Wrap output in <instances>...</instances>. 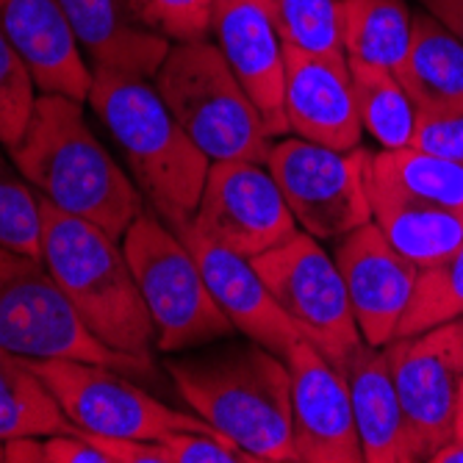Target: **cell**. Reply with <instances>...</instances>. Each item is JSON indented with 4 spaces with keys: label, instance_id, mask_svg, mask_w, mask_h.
<instances>
[{
    "label": "cell",
    "instance_id": "f35d334b",
    "mask_svg": "<svg viewBox=\"0 0 463 463\" xmlns=\"http://www.w3.org/2000/svg\"><path fill=\"white\" fill-rule=\"evenodd\" d=\"M452 436L463 439V383H460V394H458V408H455V430Z\"/></svg>",
    "mask_w": 463,
    "mask_h": 463
},
{
    "label": "cell",
    "instance_id": "3957f363",
    "mask_svg": "<svg viewBox=\"0 0 463 463\" xmlns=\"http://www.w3.org/2000/svg\"><path fill=\"white\" fill-rule=\"evenodd\" d=\"M42 208V261L67 294L87 330L106 347L150 361L156 325L145 306L122 241L95 222L72 217L45 197Z\"/></svg>",
    "mask_w": 463,
    "mask_h": 463
},
{
    "label": "cell",
    "instance_id": "f546056e",
    "mask_svg": "<svg viewBox=\"0 0 463 463\" xmlns=\"http://www.w3.org/2000/svg\"><path fill=\"white\" fill-rule=\"evenodd\" d=\"M36 80L12 42L0 33V147H17L33 114Z\"/></svg>",
    "mask_w": 463,
    "mask_h": 463
},
{
    "label": "cell",
    "instance_id": "44dd1931",
    "mask_svg": "<svg viewBox=\"0 0 463 463\" xmlns=\"http://www.w3.org/2000/svg\"><path fill=\"white\" fill-rule=\"evenodd\" d=\"M394 75L419 114L463 111V45L430 12L413 14L411 45Z\"/></svg>",
    "mask_w": 463,
    "mask_h": 463
},
{
    "label": "cell",
    "instance_id": "e575fe53",
    "mask_svg": "<svg viewBox=\"0 0 463 463\" xmlns=\"http://www.w3.org/2000/svg\"><path fill=\"white\" fill-rule=\"evenodd\" d=\"M48 463H111L87 436L80 433H56L45 441Z\"/></svg>",
    "mask_w": 463,
    "mask_h": 463
},
{
    "label": "cell",
    "instance_id": "d4e9b609",
    "mask_svg": "<svg viewBox=\"0 0 463 463\" xmlns=\"http://www.w3.org/2000/svg\"><path fill=\"white\" fill-rule=\"evenodd\" d=\"M413 12L405 0H342L347 61L397 70L408 53Z\"/></svg>",
    "mask_w": 463,
    "mask_h": 463
},
{
    "label": "cell",
    "instance_id": "5bb4252c",
    "mask_svg": "<svg viewBox=\"0 0 463 463\" xmlns=\"http://www.w3.org/2000/svg\"><path fill=\"white\" fill-rule=\"evenodd\" d=\"M333 259L345 278L364 342L386 347L413 300L419 267L392 247L374 220L335 239Z\"/></svg>",
    "mask_w": 463,
    "mask_h": 463
},
{
    "label": "cell",
    "instance_id": "603a6c76",
    "mask_svg": "<svg viewBox=\"0 0 463 463\" xmlns=\"http://www.w3.org/2000/svg\"><path fill=\"white\" fill-rule=\"evenodd\" d=\"M366 186L463 212V166L416 147L369 153Z\"/></svg>",
    "mask_w": 463,
    "mask_h": 463
},
{
    "label": "cell",
    "instance_id": "7a4b0ae2",
    "mask_svg": "<svg viewBox=\"0 0 463 463\" xmlns=\"http://www.w3.org/2000/svg\"><path fill=\"white\" fill-rule=\"evenodd\" d=\"M175 389L217 433L256 463H300L291 433V377L280 355L250 345H228L166 361Z\"/></svg>",
    "mask_w": 463,
    "mask_h": 463
},
{
    "label": "cell",
    "instance_id": "30bf717a",
    "mask_svg": "<svg viewBox=\"0 0 463 463\" xmlns=\"http://www.w3.org/2000/svg\"><path fill=\"white\" fill-rule=\"evenodd\" d=\"M369 150H335L300 137L272 142L267 166L294 220L314 239H342L372 222L366 192Z\"/></svg>",
    "mask_w": 463,
    "mask_h": 463
},
{
    "label": "cell",
    "instance_id": "277c9868",
    "mask_svg": "<svg viewBox=\"0 0 463 463\" xmlns=\"http://www.w3.org/2000/svg\"><path fill=\"white\" fill-rule=\"evenodd\" d=\"M87 103L122 147L158 217L194 214L212 161L186 137L156 83L92 67Z\"/></svg>",
    "mask_w": 463,
    "mask_h": 463
},
{
    "label": "cell",
    "instance_id": "4fadbf2b",
    "mask_svg": "<svg viewBox=\"0 0 463 463\" xmlns=\"http://www.w3.org/2000/svg\"><path fill=\"white\" fill-rule=\"evenodd\" d=\"M291 377V433L300 463H364L345 369L308 339L286 355Z\"/></svg>",
    "mask_w": 463,
    "mask_h": 463
},
{
    "label": "cell",
    "instance_id": "1f68e13d",
    "mask_svg": "<svg viewBox=\"0 0 463 463\" xmlns=\"http://www.w3.org/2000/svg\"><path fill=\"white\" fill-rule=\"evenodd\" d=\"M158 441L173 449L175 463H256V458L217 430H178Z\"/></svg>",
    "mask_w": 463,
    "mask_h": 463
},
{
    "label": "cell",
    "instance_id": "74e56055",
    "mask_svg": "<svg viewBox=\"0 0 463 463\" xmlns=\"http://www.w3.org/2000/svg\"><path fill=\"white\" fill-rule=\"evenodd\" d=\"M433 463H463V439L452 436L447 444H441L433 455H430Z\"/></svg>",
    "mask_w": 463,
    "mask_h": 463
},
{
    "label": "cell",
    "instance_id": "2e32d148",
    "mask_svg": "<svg viewBox=\"0 0 463 463\" xmlns=\"http://www.w3.org/2000/svg\"><path fill=\"white\" fill-rule=\"evenodd\" d=\"M214 45L256 103L272 139L288 134L283 106L286 59L283 42L261 0H214L212 12Z\"/></svg>",
    "mask_w": 463,
    "mask_h": 463
},
{
    "label": "cell",
    "instance_id": "83f0119b",
    "mask_svg": "<svg viewBox=\"0 0 463 463\" xmlns=\"http://www.w3.org/2000/svg\"><path fill=\"white\" fill-rule=\"evenodd\" d=\"M452 319H463V241L436 267L419 269L413 300L397 335H411Z\"/></svg>",
    "mask_w": 463,
    "mask_h": 463
},
{
    "label": "cell",
    "instance_id": "9a60e30c",
    "mask_svg": "<svg viewBox=\"0 0 463 463\" xmlns=\"http://www.w3.org/2000/svg\"><path fill=\"white\" fill-rule=\"evenodd\" d=\"M161 220L189 247V252L203 272L208 291L214 294L217 306L225 311L233 327L241 330L250 342H259L261 347L272 350L275 355L286 361L288 350L303 339V333L275 303L272 291L267 288V283L261 280L252 261L217 244L214 239H208L194 225L192 214L161 217Z\"/></svg>",
    "mask_w": 463,
    "mask_h": 463
},
{
    "label": "cell",
    "instance_id": "8d00e7d4",
    "mask_svg": "<svg viewBox=\"0 0 463 463\" xmlns=\"http://www.w3.org/2000/svg\"><path fill=\"white\" fill-rule=\"evenodd\" d=\"M439 23H444L463 45V0H419Z\"/></svg>",
    "mask_w": 463,
    "mask_h": 463
},
{
    "label": "cell",
    "instance_id": "e0dca14e",
    "mask_svg": "<svg viewBox=\"0 0 463 463\" xmlns=\"http://www.w3.org/2000/svg\"><path fill=\"white\" fill-rule=\"evenodd\" d=\"M283 106L288 131L335 150L361 147L364 125L355 106L347 56H314L283 45Z\"/></svg>",
    "mask_w": 463,
    "mask_h": 463
},
{
    "label": "cell",
    "instance_id": "5b68a950",
    "mask_svg": "<svg viewBox=\"0 0 463 463\" xmlns=\"http://www.w3.org/2000/svg\"><path fill=\"white\" fill-rule=\"evenodd\" d=\"M166 109L208 161L267 164L272 137L214 42H178L153 78Z\"/></svg>",
    "mask_w": 463,
    "mask_h": 463
},
{
    "label": "cell",
    "instance_id": "d6986e66",
    "mask_svg": "<svg viewBox=\"0 0 463 463\" xmlns=\"http://www.w3.org/2000/svg\"><path fill=\"white\" fill-rule=\"evenodd\" d=\"M342 369L353 397V416L364 463L425 460V452L408 425L397 386L392 381L386 350L364 342Z\"/></svg>",
    "mask_w": 463,
    "mask_h": 463
},
{
    "label": "cell",
    "instance_id": "9c48e42d",
    "mask_svg": "<svg viewBox=\"0 0 463 463\" xmlns=\"http://www.w3.org/2000/svg\"><path fill=\"white\" fill-rule=\"evenodd\" d=\"M33 372L48 383L67 419L83 433L114 439L158 441L178 430H214L197 413H181L164 405L125 372L106 364L72 358H28Z\"/></svg>",
    "mask_w": 463,
    "mask_h": 463
},
{
    "label": "cell",
    "instance_id": "7c38bea8",
    "mask_svg": "<svg viewBox=\"0 0 463 463\" xmlns=\"http://www.w3.org/2000/svg\"><path fill=\"white\" fill-rule=\"evenodd\" d=\"M383 350L405 419L425 460H430L455 430V408L463 383V319L397 335Z\"/></svg>",
    "mask_w": 463,
    "mask_h": 463
},
{
    "label": "cell",
    "instance_id": "f1b7e54d",
    "mask_svg": "<svg viewBox=\"0 0 463 463\" xmlns=\"http://www.w3.org/2000/svg\"><path fill=\"white\" fill-rule=\"evenodd\" d=\"M28 186L0 153V244L42 259V208Z\"/></svg>",
    "mask_w": 463,
    "mask_h": 463
},
{
    "label": "cell",
    "instance_id": "6da1fadb",
    "mask_svg": "<svg viewBox=\"0 0 463 463\" xmlns=\"http://www.w3.org/2000/svg\"><path fill=\"white\" fill-rule=\"evenodd\" d=\"M9 156L39 197L95 222L117 241L147 212L142 189L92 134L80 100L42 92L23 139Z\"/></svg>",
    "mask_w": 463,
    "mask_h": 463
},
{
    "label": "cell",
    "instance_id": "8992f818",
    "mask_svg": "<svg viewBox=\"0 0 463 463\" xmlns=\"http://www.w3.org/2000/svg\"><path fill=\"white\" fill-rule=\"evenodd\" d=\"M145 306L156 325V347L161 353H181L231 339L233 322L208 291L203 272L178 239L150 205L122 236Z\"/></svg>",
    "mask_w": 463,
    "mask_h": 463
},
{
    "label": "cell",
    "instance_id": "ac0fdd59",
    "mask_svg": "<svg viewBox=\"0 0 463 463\" xmlns=\"http://www.w3.org/2000/svg\"><path fill=\"white\" fill-rule=\"evenodd\" d=\"M0 33L17 48L42 92L87 103L92 67L83 61L59 0H0Z\"/></svg>",
    "mask_w": 463,
    "mask_h": 463
},
{
    "label": "cell",
    "instance_id": "52a82bcc",
    "mask_svg": "<svg viewBox=\"0 0 463 463\" xmlns=\"http://www.w3.org/2000/svg\"><path fill=\"white\" fill-rule=\"evenodd\" d=\"M0 347L23 358H72L153 377V361L117 353L87 330L42 259L0 244Z\"/></svg>",
    "mask_w": 463,
    "mask_h": 463
},
{
    "label": "cell",
    "instance_id": "8fae6325",
    "mask_svg": "<svg viewBox=\"0 0 463 463\" xmlns=\"http://www.w3.org/2000/svg\"><path fill=\"white\" fill-rule=\"evenodd\" d=\"M192 220L208 239L244 259L269 252L300 231L269 166L241 158L212 161Z\"/></svg>",
    "mask_w": 463,
    "mask_h": 463
},
{
    "label": "cell",
    "instance_id": "cb8c5ba5",
    "mask_svg": "<svg viewBox=\"0 0 463 463\" xmlns=\"http://www.w3.org/2000/svg\"><path fill=\"white\" fill-rule=\"evenodd\" d=\"M80 433L28 358L0 347V439Z\"/></svg>",
    "mask_w": 463,
    "mask_h": 463
},
{
    "label": "cell",
    "instance_id": "484cf974",
    "mask_svg": "<svg viewBox=\"0 0 463 463\" xmlns=\"http://www.w3.org/2000/svg\"><path fill=\"white\" fill-rule=\"evenodd\" d=\"M350 75L364 131H369L383 150L411 147L419 111L397 75L386 67H369L358 61H350Z\"/></svg>",
    "mask_w": 463,
    "mask_h": 463
},
{
    "label": "cell",
    "instance_id": "ab89813d",
    "mask_svg": "<svg viewBox=\"0 0 463 463\" xmlns=\"http://www.w3.org/2000/svg\"><path fill=\"white\" fill-rule=\"evenodd\" d=\"M6 460V452H4V439H0V463Z\"/></svg>",
    "mask_w": 463,
    "mask_h": 463
},
{
    "label": "cell",
    "instance_id": "4316f807",
    "mask_svg": "<svg viewBox=\"0 0 463 463\" xmlns=\"http://www.w3.org/2000/svg\"><path fill=\"white\" fill-rule=\"evenodd\" d=\"M283 45L314 56H345L342 0H261Z\"/></svg>",
    "mask_w": 463,
    "mask_h": 463
},
{
    "label": "cell",
    "instance_id": "d6a6232c",
    "mask_svg": "<svg viewBox=\"0 0 463 463\" xmlns=\"http://www.w3.org/2000/svg\"><path fill=\"white\" fill-rule=\"evenodd\" d=\"M411 147L433 153L463 166V111L460 114H419Z\"/></svg>",
    "mask_w": 463,
    "mask_h": 463
},
{
    "label": "cell",
    "instance_id": "d590c367",
    "mask_svg": "<svg viewBox=\"0 0 463 463\" xmlns=\"http://www.w3.org/2000/svg\"><path fill=\"white\" fill-rule=\"evenodd\" d=\"M6 460L9 463H48L45 455V441H39L36 436H17L4 444Z\"/></svg>",
    "mask_w": 463,
    "mask_h": 463
},
{
    "label": "cell",
    "instance_id": "836d02e7",
    "mask_svg": "<svg viewBox=\"0 0 463 463\" xmlns=\"http://www.w3.org/2000/svg\"><path fill=\"white\" fill-rule=\"evenodd\" d=\"M111 463H175L173 449L164 441L150 439H114V436H95L83 433Z\"/></svg>",
    "mask_w": 463,
    "mask_h": 463
},
{
    "label": "cell",
    "instance_id": "7402d4cb",
    "mask_svg": "<svg viewBox=\"0 0 463 463\" xmlns=\"http://www.w3.org/2000/svg\"><path fill=\"white\" fill-rule=\"evenodd\" d=\"M372 220L394 250L419 269L436 267L463 241V212L422 200H408L392 192L369 189Z\"/></svg>",
    "mask_w": 463,
    "mask_h": 463
},
{
    "label": "cell",
    "instance_id": "ba28073f",
    "mask_svg": "<svg viewBox=\"0 0 463 463\" xmlns=\"http://www.w3.org/2000/svg\"><path fill=\"white\" fill-rule=\"evenodd\" d=\"M275 303L298 325L303 339L345 366L364 345L345 278L319 239L298 231L280 247L250 259Z\"/></svg>",
    "mask_w": 463,
    "mask_h": 463
},
{
    "label": "cell",
    "instance_id": "ffe728a7",
    "mask_svg": "<svg viewBox=\"0 0 463 463\" xmlns=\"http://www.w3.org/2000/svg\"><path fill=\"white\" fill-rule=\"evenodd\" d=\"M59 6L92 67L153 80L173 48L137 20L128 0H59Z\"/></svg>",
    "mask_w": 463,
    "mask_h": 463
},
{
    "label": "cell",
    "instance_id": "4dcf8cb0",
    "mask_svg": "<svg viewBox=\"0 0 463 463\" xmlns=\"http://www.w3.org/2000/svg\"><path fill=\"white\" fill-rule=\"evenodd\" d=\"M137 20L166 42H200L212 33L214 0H128Z\"/></svg>",
    "mask_w": 463,
    "mask_h": 463
}]
</instances>
